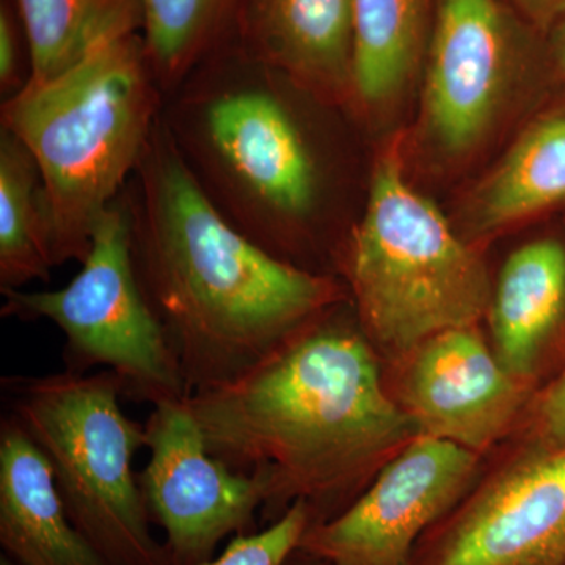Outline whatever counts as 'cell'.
Wrapping results in <instances>:
<instances>
[{"mask_svg":"<svg viewBox=\"0 0 565 565\" xmlns=\"http://www.w3.org/2000/svg\"><path fill=\"white\" fill-rule=\"evenodd\" d=\"M476 468V452L418 435L359 500L308 527L299 550L327 565H407L415 539L462 497Z\"/></svg>","mask_w":565,"mask_h":565,"instance_id":"cell-9","label":"cell"},{"mask_svg":"<svg viewBox=\"0 0 565 565\" xmlns=\"http://www.w3.org/2000/svg\"><path fill=\"white\" fill-rule=\"evenodd\" d=\"M516 2L539 24H550L565 17V0H516Z\"/></svg>","mask_w":565,"mask_h":565,"instance_id":"cell-24","label":"cell"},{"mask_svg":"<svg viewBox=\"0 0 565 565\" xmlns=\"http://www.w3.org/2000/svg\"><path fill=\"white\" fill-rule=\"evenodd\" d=\"M329 313L243 377L188 397L211 455L262 484L266 516L302 501L313 523L419 435L386 396L366 334Z\"/></svg>","mask_w":565,"mask_h":565,"instance_id":"cell-2","label":"cell"},{"mask_svg":"<svg viewBox=\"0 0 565 565\" xmlns=\"http://www.w3.org/2000/svg\"><path fill=\"white\" fill-rule=\"evenodd\" d=\"M565 200V114L526 129L478 189L470 214L479 232H494Z\"/></svg>","mask_w":565,"mask_h":565,"instance_id":"cell-16","label":"cell"},{"mask_svg":"<svg viewBox=\"0 0 565 565\" xmlns=\"http://www.w3.org/2000/svg\"><path fill=\"white\" fill-rule=\"evenodd\" d=\"M221 62L196 66L166 96L162 117L215 206L281 259V233L318 206L321 167L299 118L247 52Z\"/></svg>","mask_w":565,"mask_h":565,"instance_id":"cell-4","label":"cell"},{"mask_svg":"<svg viewBox=\"0 0 565 565\" xmlns=\"http://www.w3.org/2000/svg\"><path fill=\"white\" fill-rule=\"evenodd\" d=\"M0 545L17 565H110L70 519L50 460L20 424H0Z\"/></svg>","mask_w":565,"mask_h":565,"instance_id":"cell-13","label":"cell"},{"mask_svg":"<svg viewBox=\"0 0 565 565\" xmlns=\"http://www.w3.org/2000/svg\"><path fill=\"white\" fill-rule=\"evenodd\" d=\"M403 401L419 435L481 452L511 426L523 386L475 327H463L435 334L412 351Z\"/></svg>","mask_w":565,"mask_h":565,"instance_id":"cell-10","label":"cell"},{"mask_svg":"<svg viewBox=\"0 0 565 565\" xmlns=\"http://www.w3.org/2000/svg\"><path fill=\"white\" fill-rule=\"evenodd\" d=\"M145 433L150 460L137 481L170 565H202L223 539L252 533L263 487L211 455L188 397L152 405Z\"/></svg>","mask_w":565,"mask_h":565,"instance_id":"cell-8","label":"cell"},{"mask_svg":"<svg viewBox=\"0 0 565 565\" xmlns=\"http://www.w3.org/2000/svg\"><path fill=\"white\" fill-rule=\"evenodd\" d=\"M31 55L28 81H46L110 41L143 31V0H18Z\"/></svg>","mask_w":565,"mask_h":565,"instance_id":"cell-17","label":"cell"},{"mask_svg":"<svg viewBox=\"0 0 565 565\" xmlns=\"http://www.w3.org/2000/svg\"><path fill=\"white\" fill-rule=\"evenodd\" d=\"M427 0H352V92L364 106L396 98L418 63Z\"/></svg>","mask_w":565,"mask_h":565,"instance_id":"cell-18","label":"cell"},{"mask_svg":"<svg viewBox=\"0 0 565 565\" xmlns=\"http://www.w3.org/2000/svg\"><path fill=\"white\" fill-rule=\"evenodd\" d=\"M565 313V248L537 241L505 262L489 315L497 356L516 379L533 373L550 334Z\"/></svg>","mask_w":565,"mask_h":565,"instance_id":"cell-15","label":"cell"},{"mask_svg":"<svg viewBox=\"0 0 565 565\" xmlns=\"http://www.w3.org/2000/svg\"><path fill=\"white\" fill-rule=\"evenodd\" d=\"M9 416L50 460L70 519L110 565H170L134 473L145 424L121 408L111 371L2 379Z\"/></svg>","mask_w":565,"mask_h":565,"instance_id":"cell-6","label":"cell"},{"mask_svg":"<svg viewBox=\"0 0 565 565\" xmlns=\"http://www.w3.org/2000/svg\"><path fill=\"white\" fill-rule=\"evenodd\" d=\"M535 427L545 448L565 446V371L539 401Z\"/></svg>","mask_w":565,"mask_h":565,"instance_id":"cell-22","label":"cell"},{"mask_svg":"<svg viewBox=\"0 0 565 565\" xmlns=\"http://www.w3.org/2000/svg\"><path fill=\"white\" fill-rule=\"evenodd\" d=\"M163 99L139 35L3 99L2 128L28 148L43 180L52 267L87 258L96 222L136 173Z\"/></svg>","mask_w":565,"mask_h":565,"instance_id":"cell-3","label":"cell"},{"mask_svg":"<svg viewBox=\"0 0 565 565\" xmlns=\"http://www.w3.org/2000/svg\"><path fill=\"white\" fill-rule=\"evenodd\" d=\"M0 565H17V564L11 563L9 557L2 555V557H0Z\"/></svg>","mask_w":565,"mask_h":565,"instance_id":"cell-26","label":"cell"},{"mask_svg":"<svg viewBox=\"0 0 565 565\" xmlns=\"http://www.w3.org/2000/svg\"><path fill=\"white\" fill-rule=\"evenodd\" d=\"M51 217L31 152L0 129V289L50 281Z\"/></svg>","mask_w":565,"mask_h":565,"instance_id":"cell-19","label":"cell"},{"mask_svg":"<svg viewBox=\"0 0 565 565\" xmlns=\"http://www.w3.org/2000/svg\"><path fill=\"white\" fill-rule=\"evenodd\" d=\"M2 315L46 319L65 334L66 370L103 366L125 396L151 405L185 399L184 381L161 323L145 299L134 269L131 217L118 196L92 234L81 273L57 291H2Z\"/></svg>","mask_w":565,"mask_h":565,"instance_id":"cell-7","label":"cell"},{"mask_svg":"<svg viewBox=\"0 0 565 565\" xmlns=\"http://www.w3.org/2000/svg\"><path fill=\"white\" fill-rule=\"evenodd\" d=\"M18 70H20L18 29L10 10L2 7L0 10V88L2 93H10L9 96L14 95L22 87Z\"/></svg>","mask_w":565,"mask_h":565,"instance_id":"cell-23","label":"cell"},{"mask_svg":"<svg viewBox=\"0 0 565 565\" xmlns=\"http://www.w3.org/2000/svg\"><path fill=\"white\" fill-rule=\"evenodd\" d=\"M343 263L364 334L390 351L412 352L489 313L493 291L484 262L408 184L397 151L375 162Z\"/></svg>","mask_w":565,"mask_h":565,"instance_id":"cell-5","label":"cell"},{"mask_svg":"<svg viewBox=\"0 0 565 565\" xmlns=\"http://www.w3.org/2000/svg\"><path fill=\"white\" fill-rule=\"evenodd\" d=\"M512 57L514 36L498 0H438L424 114L446 151L470 150L484 136Z\"/></svg>","mask_w":565,"mask_h":565,"instance_id":"cell-11","label":"cell"},{"mask_svg":"<svg viewBox=\"0 0 565 565\" xmlns=\"http://www.w3.org/2000/svg\"><path fill=\"white\" fill-rule=\"evenodd\" d=\"M556 51L557 57H559V62L563 63V66L565 68V21L564 24L561 25L559 32H557Z\"/></svg>","mask_w":565,"mask_h":565,"instance_id":"cell-25","label":"cell"},{"mask_svg":"<svg viewBox=\"0 0 565 565\" xmlns=\"http://www.w3.org/2000/svg\"><path fill=\"white\" fill-rule=\"evenodd\" d=\"M252 57L319 95L352 90V0H248Z\"/></svg>","mask_w":565,"mask_h":565,"instance_id":"cell-14","label":"cell"},{"mask_svg":"<svg viewBox=\"0 0 565 565\" xmlns=\"http://www.w3.org/2000/svg\"><path fill=\"white\" fill-rule=\"evenodd\" d=\"M434 565H565V446L525 457L490 481Z\"/></svg>","mask_w":565,"mask_h":565,"instance_id":"cell-12","label":"cell"},{"mask_svg":"<svg viewBox=\"0 0 565 565\" xmlns=\"http://www.w3.org/2000/svg\"><path fill=\"white\" fill-rule=\"evenodd\" d=\"M232 0H143V43L163 95L206 54Z\"/></svg>","mask_w":565,"mask_h":565,"instance_id":"cell-20","label":"cell"},{"mask_svg":"<svg viewBox=\"0 0 565 565\" xmlns=\"http://www.w3.org/2000/svg\"><path fill=\"white\" fill-rule=\"evenodd\" d=\"M134 174V269L188 396L243 377L340 302L332 277L281 262L222 214L162 115Z\"/></svg>","mask_w":565,"mask_h":565,"instance_id":"cell-1","label":"cell"},{"mask_svg":"<svg viewBox=\"0 0 565 565\" xmlns=\"http://www.w3.org/2000/svg\"><path fill=\"white\" fill-rule=\"evenodd\" d=\"M310 525V509L297 501L266 530L234 535L221 555L202 565H285Z\"/></svg>","mask_w":565,"mask_h":565,"instance_id":"cell-21","label":"cell"}]
</instances>
